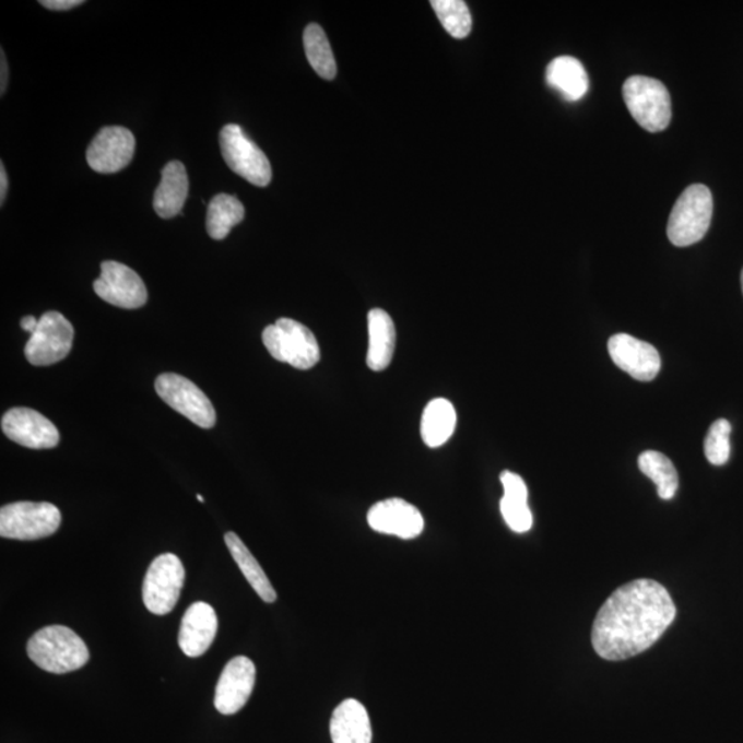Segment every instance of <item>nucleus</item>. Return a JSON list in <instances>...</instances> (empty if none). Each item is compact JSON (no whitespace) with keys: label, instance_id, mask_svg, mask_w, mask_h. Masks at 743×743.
<instances>
[{"label":"nucleus","instance_id":"obj_1","mask_svg":"<svg viewBox=\"0 0 743 743\" xmlns=\"http://www.w3.org/2000/svg\"><path fill=\"white\" fill-rule=\"evenodd\" d=\"M676 617L671 593L654 580L615 589L593 621L592 646L608 661H624L650 649Z\"/></svg>","mask_w":743,"mask_h":743},{"label":"nucleus","instance_id":"obj_2","mask_svg":"<svg viewBox=\"0 0 743 743\" xmlns=\"http://www.w3.org/2000/svg\"><path fill=\"white\" fill-rule=\"evenodd\" d=\"M32 662L46 672L63 675L89 662L90 652L81 636L68 626L50 625L37 630L26 645Z\"/></svg>","mask_w":743,"mask_h":743},{"label":"nucleus","instance_id":"obj_3","mask_svg":"<svg viewBox=\"0 0 743 743\" xmlns=\"http://www.w3.org/2000/svg\"><path fill=\"white\" fill-rule=\"evenodd\" d=\"M713 215V198L708 186H688L669 215L668 238L676 247L703 240Z\"/></svg>","mask_w":743,"mask_h":743},{"label":"nucleus","instance_id":"obj_4","mask_svg":"<svg viewBox=\"0 0 743 743\" xmlns=\"http://www.w3.org/2000/svg\"><path fill=\"white\" fill-rule=\"evenodd\" d=\"M262 341L273 358L296 369H310L321 358L315 334L304 323L291 318H280L273 326L264 328Z\"/></svg>","mask_w":743,"mask_h":743},{"label":"nucleus","instance_id":"obj_5","mask_svg":"<svg viewBox=\"0 0 743 743\" xmlns=\"http://www.w3.org/2000/svg\"><path fill=\"white\" fill-rule=\"evenodd\" d=\"M623 95L632 118L645 130L660 132L671 123V94L657 79L630 76L624 83Z\"/></svg>","mask_w":743,"mask_h":743},{"label":"nucleus","instance_id":"obj_6","mask_svg":"<svg viewBox=\"0 0 743 743\" xmlns=\"http://www.w3.org/2000/svg\"><path fill=\"white\" fill-rule=\"evenodd\" d=\"M55 504L19 502L0 509V535L3 539L34 541L55 534L61 524Z\"/></svg>","mask_w":743,"mask_h":743},{"label":"nucleus","instance_id":"obj_7","mask_svg":"<svg viewBox=\"0 0 743 743\" xmlns=\"http://www.w3.org/2000/svg\"><path fill=\"white\" fill-rule=\"evenodd\" d=\"M220 143L222 156L233 173L260 188L270 184L273 174L269 158L240 126L223 127Z\"/></svg>","mask_w":743,"mask_h":743},{"label":"nucleus","instance_id":"obj_8","mask_svg":"<svg viewBox=\"0 0 743 743\" xmlns=\"http://www.w3.org/2000/svg\"><path fill=\"white\" fill-rule=\"evenodd\" d=\"M185 581V567L174 554L157 556L149 566L142 586V599L149 612L156 615L172 613L178 603Z\"/></svg>","mask_w":743,"mask_h":743},{"label":"nucleus","instance_id":"obj_9","mask_svg":"<svg viewBox=\"0 0 743 743\" xmlns=\"http://www.w3.org/2000/svg\"><path fill=\"white\" fill-rule=\"evenodd\" d=\"M157 396L196 426L212 428L216 413L210 398L198 386L177 374H163L156 379Z\"/></svg>","mask_w":743,"mask_h":743},{"label":"nucleus","instance_id":"obj_10","mask_svg":"<svg viewBox=\"0 0 743 743\" xmlns=\"http://www.w3.org/2000/svg\"><path fill=\"white\" fill-rule=\"evenodd\" d=\"M73 327L61 312L47 311L39 318L36 331L25 346V357L32 365L60 363L72 350Z\"/></svg>","mask_w":743,"mask_h":743},{"label":"nucleus","instance_id":"obj_11","mask_svg":"<svg viewBox=\"0 0 743 743\" xmlns=\"http://www.w3.org/2000/svg\"><path fill=\"white\" fill-rule=\"evenodd\" d=\"M94 291L101 299L121 309H140L148 300L146 286L140 275L114 260L101 264V275L94 281Z\"/></svg>","mask_w":743,"mask_h":743},{"label":"nucleus","instance_id":"obj_12","mask_svg":"<svg viewBox=\"0 0 743 743\" xmlns=\"http://www.w3.org/2000/svg\"><path fill=\"white\" fill-rule=\"evenodd\" d=\"M135 138L125 127H104L87 149L89 166L99 174H115L134 157Z\"/></svg>","mask_w":743,"mask_h":743},{"label":"nucleus","instance_id":"obj_13","mask_svg":"<svg viewBox=\"0 0 743 743\" xmlns=\"http://www.w3.org/2000/svg\"><path fill=\"white\" fill-rule=\"evenodd\" d=\"M2 432L13 443L30 449H51L60 443L55 424L30 408H13L4 413Z\"/></svg>","mask_w":743,"mask_h":743},{"label":"nucleus","instance_id":"obj_14","mask_svg":"<svg viewBox=\"0 0 743 743\" xmlns=\"http://www.w3.org/2000/svg\"><path fill=\"white\" fill-rule=\"evenodd\" d=\"M257 669L247 657H235L226 663L215 688L214 704L217 712L235 715L251 697Z\"/></svg>","mask_w":743,"mask_h":743},{"label":"nucleus","instance_id":"obj_15","mask_svg":"<svg viewBox=\"0 0 743 743\" xmlns=\"http://www.w3.org/2000/svg\"><path fill=\"white\" fill-rule=\"evenodd\" d=\"M608 347L613 363L636 380L656 379L661 369V357L657 349L630 334H614L610 338Z\"/></svg>","mask_w":743,"mask_h":743},{"label":"nucleus","instance_id":"obj_16","mask_svg":"<svg viewBox=\"0 0 743 743\" xmlns=\"http://www.w3.org/2000/svg\"><path fill=\"white\" fill-rule=\"evenodd\" d=\"M368 523L375 532L397 535L403 540L416 539L424 530L422 512L402 498H387L376 503L369 509Z\"/></svg>","mask_w":743,"mask_h":743},{"label":"nucleus","instance_id":"obj_17","mask_svg":"<svg viewBox=\"0 0 743 743\" xmlns=\"http://www.w3.org/2000/svg\"><path fill=\"white\" fill-rule=\"evenodd\" d=\"M217 617L214 608L205 602H196L186 610L180 623L179 647L188 657L203 656L215 640Z\"/></svg>","mask_w":743,"mask_h":743},{"label":"nucleus","instance_id":"obj_18","mask_svg":"<svg viewBox=\"0 0 743 743\" xmlns=\"http://www.w3.org/2000/svg\"><path fill=\"white\" fill-rule=\"evenodd\" d=\"M333 743H371V727L365 706L357 699L343 700L331 719Z\"/></svg>","mask_w":743,"mask_h":743},{"label":"nucleus","instance_id":"obj_19","mask_svg":"<svg viewBox=\"0 0 743 743\" xmlns=\"http://www.w3.org/2000/svg\"><path fill=\"white\" fill-rule=\"evenodd\" d=\"M189 192V179L186 168L180 162H169L163 168L162 182L157 186L153 207L157 215L169 220L184 209Z\"/></svg>","mask_w":743,"mask_h":743},{"label":"nucleus","instance_id":"obj_20","mask_svg":"<svg viewBox=\"0 0 743 743\" xmlns=\"http://www.w3.org/2000/svg\"><path fill=\"white\" fill-rule=\"evenodd\" d=\"M546 83L556 90L569 103H577L586 97L589 79L582 63L569 56L555 58L546 67Z\"/></svg>","mask_w":743,"mask_h":743},{"label":"nucleus","instance_id":"obj_21","mask_svg":"<svg viewBox=\"0 0 743 743\" xmlns=\"http://www.w3.org/2000/svg\"><path fill=\"white\" fill-rule=\"evenodd\" d=\"M369 347L366 365L371 370H385L394 357L396 327L389 312L374 309L368 315Z\"/></svg>","mask_w":743,"mask_h":743},{"label":"nucleus","instance_id":"obj_22","mask_svg":"<svg viewBox=\"0 0 743 743\" xmlns=\"http://www.w3.org/2000/svg\"><path fill=\"white\" fill-rule=\"evenodd\" d=\"M458 415L452 402L435 398L424 409L421 424L423 443L429 448H439L452 437Z\"/></svg>","mask_w":743,"mask_h":743},{"label":"nucleus","instance_id":"obj_23","mask_svg":"<svg viewBox=\"0 0 743 743\" xmlns=\"http://www.w3.org/2000/svg\"><path fill=\"white\" fill-rule=\"evenodd\" d=\"M225 543L227 549H229L233 559H235L238 567L247 578L249 586L253 588V591L259 594V598L263 602L274 603L278 599V592L270 582L262 567L255 559L251 551L247 549V545L243 543L241 539L238 538L236 533L229 532L225 534Z\"/></svg>","mask_w":743,"mask_h":743},{"label":"nucleus","instance_id":"obj_24","mask_svg":"<svg viewBox=\"0 0 743 743\" xmlns=\"http://www.w3.org/2000/svg\"><path fill=\"white\" fill-rule=\"evenodd\" d=\"M246 210L235 196L216 194L207 210V232L214 240H223L229 236L233 227L241 223Z\"/></svg>","mask_w":743,"mask_h":743},{"label":"nucleus","instance_id":"obj_25","mask_svg":"<svg viewBox=\"0 0 743 743\" xmlns=\"http://www.w3.org/2000/svg\"><path fill=\"white\" fill-rule=\"evenodd\" d=\"M639 469L657 485L658 496L662 500L675 497L679 487V475L671 459L665 455L647 450L639 456Z\"/></svg>","mask_w":743,"mask_h":743},{"label":"nucleus","instance_id":"obj_26","mask_svg":"<svg viewBox=\"0 0 743 743\" xmlns=\"http://www.w3.org/2000/svg\"><path fill=\"white\" fill-rule=\"evenodd\" d=\"M304 45L307 60H309L318 76L326 79V81H332L337 76V61H334L332 47L329 45L326 32L320 25H307Z\"/></svg>","mask_w":743,"mask_h":743},{"label":"nucleus","instance_id":"obj_27","mask_svg":"<svg viewBox=\"0 0 743 743\" xmlns=\"http://www.w3.org/2000/svg\"><path fill=\"white\" fill-rule=\"evenodd\" d=\"M432 7L445 31L455 39H464L471 34L472 17L463 0H433Z\"/></svg>","mask_w":743,"mask_h":743},{"label":"nucleus","instance_id":"obj_28","mask_svg":"<svg viewBox=\"0 0 743 743\" xmlns=\"http://www.w3.org/2000/svg\"><path fill=\"white\" fill-rule=\"evenodd\" d=\"M731 424L726 418H719L710 426L705 439V456L710 464L723 465L730 459Z\"/></svg>","mask_w":743,"mask_h":743},{"label":"nucleus","instance_id":"obj_29","mask_svg":"<svg viewBox=\"0 0 743 743\" xmlns=\"http://www.w3.org/2000/svg\"><path fill=\"white\" fill-rule=\"evenodd\" d=\"M500 509L504 520L508 528L515 533H527L533 527V515L530 511L528 502L514 500L504 497L500 502Z\"/></svg>","mask_w":743,"mask_h":743},{"label":"nucleus","instance_id":"obj_30","mask_svg":"<svg viewBox=\"0 0 743 743\" xmlns=\"http://www.w3.org/2000/svg\"><path fill=\"white\" fill-rule=\"evenodd\" d=\"M500 480L504 487V497L514 498V500L528 502V486L522 480V476L514 474L511 471H504Z\"/></svg>","mask_w":743,"mask_h":743},{"label":"nucleus","instance_id":"obj_31","mask_svg":"<svg viewBox=\"0 0 743 743\" xmlns=\"http://www.w3.org/2000/svg\"><path fill=\"white\" fill-rule=\"evenodd\" d=\"M82 3V0H40L42 7L56 10V12H66V10L81 7Z\"/></svg>","mask_w":743,"mask_h":743},{"label":"nucleus","instance_id":"obj_32","mask_svg":"<svg viewBox=\"0 0 743 743\" xmlns=\"http://www.w3.org/2000/svg\"><path fill=\"white\" fill-rule=\"evenodd\" d=\"M8 188H9V180H8V174H7V168H4L3 163L0 164V203H4V200H7V194H8Z\"/></svg>","mask_w":743,"mask_h":743},{"label":"nucleus","instance_id":"obj_33","mask_svg":"<svg viewBox=\"0 0 743 743\" xmlns=\"http://www.w3.org/2000/svg\"><path fill=\"white\" fill-rule=\"evenodd\" d=\"M0 57H2V73H0V93L4 94L8 86L9 68L7 57H4V51H0Z\"/></svg>","mask_w":743,"mask_h":743},{"label":"nucleus","instance_id":"obj_34","mask_svg":"<svg viewBox=\"0 0 743 743\" xmlns=\"http://www.w3.org/2000/svg\"><path fill=\"white\" fill-rule=\"evenodd\" d=\"M37 323H39V320L34 316H25L23 320H21V328H23L25 332L32 334L36 331Z\"/></svg>","mask_w":743,"mask_h":743},{"label":"nucleus","instance_id":"obj_35","mask_svg":"<svg viewBox=\"0 0 743 743\" xmlns=\"http://www.w3.org/2000/svg\"><path fill=\"white\" fill-rule=\"evenodd\" d=\"M198 500H199V502H201V503H204V497H203V496H200V495H198Z\"/></svg>","mask_w":743,"mask_h":743},{"label":"nucleus","instance_id":"obj_36","mask_svg":"<svg viewBox=\"0 0 743 743\" xmlns=\"http://www.w3.org/2000/svg\"><path fill=\"white\" fill-rule=\"evenodd\" d=\"M741 284H742V292H743V270H742V273H741Z\"/></svg>","mask_w":743,"mask_h":743}]
</instances>
